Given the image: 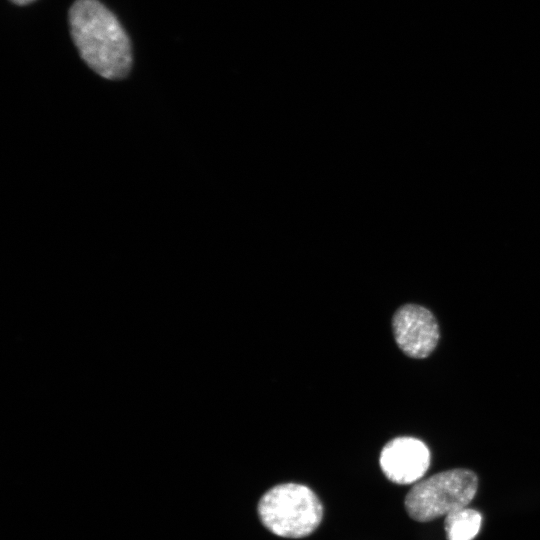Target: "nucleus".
I'll return each instance as SVG.
<instances>
[{
  "instance_id": "nucleus-7",
  "label": "nucleus",
  "mask_w": 540,
  "mask_h": 540,
  "mask_svg": "<svg viewBox=\"0 0 540 540\" xmlns=\"http://www.w3.org/2000/svg\"><path fill=\"white\" fill-rule=\"evenodd\" d=\"M10 1L17 5H26L33 2L34 0H10Z\"/></svg>"
},
{
  "instance_id": "nucleus-4",
  "label": "nucleus",
  "mask_w": 540,
  "mask_h": 540,
  "mask_svg": "<svg viewBox=\"0 0 540 540\" xmlns=\"http://www.w3.org/2000/svg\"><path fill=\"white\" fill-rule=\"evenodd\" d=\"M392 327L397 345L412 358L429 356L439 340L435 317L420 305L406 304L400 307L393 316Z\"/></svg>"
},
{
  "instance_id": "nucleus-1",
  "label": "nucleus",
  "mask_w": 540,
  "mask_h": 540,
  "mask_svg": "<svg viewBox=\"0 0 540 540\" xmlns=\"http://www.w3.org/2000/svg\"><path fill=\"white\" fill-rule=\"evenodd\" d=\"M69 26L81 58L93 71L109 80L126 77L132 66L131 44L109 9L98 0H76Z\"/></svg>"
},
{
  "instance_id": "nucleus-5",
  "label": "nucleus",
  "mask_w": 540,
  "mask_h": 540,
  "mask_svg": "<svg viewBox=\"0 0 540 540\" xmlns=\"http://www.w3.org/2000/svg\"><path fill=\"white\" fill-rule=\"evenodd\" d=\"M429 465V449L422 441L413 437H398L391 440L380 454L383 473L397 484L417 483Z\"/></svg>"
},
{
  "instance_id": "nucleus-3",
  "label": "nucleus",
  "mask_w": 540,
  "mask_h": 540,
  "mask_svg": "<svg viewBox=\"0 0 540 540\" xmlns=\"http://www.w3.org/2000/svg\"><path fill=\"white\" fill-rule=\"evenodd\" d=\"M477 488L474 472L467 469L443 471L415 483L405 497V509L412 519L428 522L467 507Z\"/></svg>"
},
{
  "instance_id": "nucleus-2",
  "label": "nucleus",
  "mask_w": 540,
  "mask_h": 540,
  "mask_svg": "<svg viewBox=\"0 0 540 540\" xmlns=\"http://www.w3.org/2000/svg\"><path fill=\"white\" fill-rule=\"evenodd\" d=\"M262 524L273 534L285 538L310 535L320 524L322 505L307 486L284 483L268 490L258 503Z\"/></svg>"
},
{
  "instance_id": "nucleus-6",
  "label": "nucleus",
  "mask_w": 540,
  "mask_h": 540,
  "mask_svg": "<svg viewBox=\"0 0 540 540\" xmlns=\"http://www.w3.org/2000/svg\"><path fill=\"white\" fill-rule=\"evenodd\" d=\"M481 522V514L472 508L453 511L444 520L447 539L473 540L480 530Z\"/></svg>"
}]
</instances>
